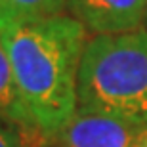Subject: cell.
<instances>
[{"label": "cell", "instance_id": "obj_1", "mask_svg": "<svg viewBox=\"0 0 147 147\" xmlns=\"http://www.w3.org/2000/svg\"><path fill=\"white\" fill-rule=\"evenodd\" d=\"M31 128L50 140L78 107L76 84L88 31L71 13L0 23Z\"/></svg>", "mask_w": 147, "mask_h": 147}, {"label": "cell", "instance_id": "obj_2", "mask_svg": "<svg viewBox=\"0 0 147 147\" xmlns=\"http://www.w3.org/2000/svg\"><path fill=\"white\" fill-rule=\"evenodd\" d=\"M80 111L147 128V29L88 38L78 69Z\"/></svg>", "mask_w": 147, "mask_h": 147}, {"label": "cell", "instance_id": "obj_3", "mask_svg": "<svg viewBox=\"0 0 147 147\" xmlns=\"http://www.w3.org/2000/svg\"><path fill=\"white\" fill-rule=\"evenodd\" d=\"M143 130L109 115L76 109L73 119L46 140V147H138Z\"/></svg>", "mask_w": 147, "mask_h": 147}, {"label": "cell", "instance_id": "obj_4", "mask_svg": "<svg viewBox=\"0 0 147 147\" xmlns=\"http://www.w3.org/2000/svg\"><path fill=\"white\" fill-rule=\"evenodd\" d=\"M67 10L94 36L145 27V0H69Z\"/></svg>", "mask_w": 147, "mask_h": 147}, {"label": "cell", "instance_id": "obj_5", "mask_svg": "<svg viewBox=\"0 0 147 147\" xmlns=\"http://www.w3.org/2000/svg\"><path fill=\"white\" fill-rule=\"evenodd\" d=\"M0 117L13 122V124H19L23 128H27V130L34 132L31 128L29 117L25 113V109H23L19 94H17L10 55H8V50L4 46L2 36H0Z\"/></svg>", "mask_w": 147, "mask_h": 147}, {"label": "cell", "instance_id": "obj_6", "mask_svg": "<svg viewBox=\"0 0 147 147\" xmlns=\"http://www.w3.org/2000/svg\"><path fill=\"white\" fill-rule=\"evenodd\" d=\"M69 0H0V23L65 13Z\"/></svg>", "mask_w": 147, "mask_h": 147}, {"label": "cell", "instance_id": "obj_7", "mask_svg": "<svg viewBox=\"0 0 147 147\" xmlns=\"http://www.w3.org/2000/svg\"><path fill=\"white\" fill-rule=\"evenodd\" d=\"M44 143H46V138H42L40 134L31 132L0 117V147H31L44 145Z\"/></svg>", "mask_w": 147, "mask_h": 147}, {"label": "cell", "instance_id": "obj_8", "mask_svg": "<svg viewBox=\"0 0 147 147\" xmlns=\"http://www.w3.org/2000/svg\"><path fill=\"white\" fill-rule=\"evenodd\" d=\"M138 147H147V128L143 130L142 138H140V142H138Z\"/></svg>", "mask_w": 147, "mask_h": 147}, {"label": "cell", "instance_id": "obj_9", "mask_svg": "<svg viewBox=\"0 0 147 147\" xmlns=\"http://www.w3.org/2000/svg\"><path fill=\"white\" fill-rule=\"evenodd\" d=\"M145 29H147V0H145Z\"/></svg>", "mask_w": 147, "mask_h": 147}, {"label": "cell", "instance_id": "obj_10", "mask_svg": "<svg viewBox=\"0 0 147 147\" xmlns=\"http://www.w3.org/2000/svg\"><path fill=\"white\" fill-rule=\"evenodd\" d=\"M31 147H46V143H44V145H31Z\"/></svg>", "mask_w": 147, "mask_h": 147}]
</instances>
